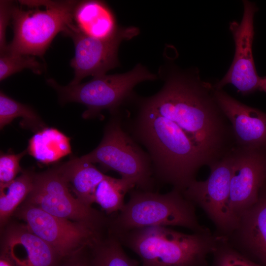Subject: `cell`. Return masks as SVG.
I'll return each mask as SVG.
<instances>
[{"label":"cell","mask_w":266,"mask_h":266,"mask_svg":"<svg viewBox=\"0 0 266 266\" xmlns=\"http://www.w3.org/2000/svg\"><path fill=\"white\" fill-rule=\"evenodd\" d=\"M160 91L140 101L176 123L199 147L209 167L236 147L232 125L218 104L213 85L202 80L196 69L171 66Z\"/></svg>","instance_id":"6da1fadb"},{"label":"cell","mask_w":266,"mask_h":266,"mask_svg":"<svg viewBox=\"0 0 266 266\" xmlns=\"http://www.w3.org/2000/svg\"><path fill=\"white\" fill-rule=\"evenodd\" d=\"M138 104L133 135L148 150L156 177L183 192L200 168L208 166L205 156L176 123Z\"/></svg>","instance_id":"7a4b0ae2"},{"label":"cell","mask_w":266,"mask_h":266,"mask_svg":"<svg viewBox=\"0 0 266 266\" xmlns=\"http://www.w3.org/2000/svg\"><path fill=\"white\" fill-rule=\"evenodd\" d=\"M114 236L140 258L142 266H207L220 240L210 231L188 234L162 226Z\"/></svg>","instance_id":"3957f363"},{"label":"cell","mask_w":266,"mask_h":266,"mask_svg":"<svg viewBox=\"0 0 266 266\" xmlns=\"http://www.w3.org/2000/svg\"><path fill=\"white\" fill-rule=\"evenodd\" d=\"M129 201L116 216L108 219L107 233L116 235L149 227L179 226L193 233L208 228L200 224L195 205L175 189L166 194L152 191L131 190Z\"/></svg>","instance_id":"277c9868"},{"label":"cell","mask_w":266,"mask_h":266,"mask_svg":"<svg viewBox=\"0 0 266 266\" xmlns=\"http://www.w3.org/2000/svg\"><path fill=\"white\" fill-rule=\"evenodd\" d=\"M157 79L156 74L138 64L127 72L104 74L76 85L62 86L51 78L47 82L57 91L61 103L75 102L85 105L82 117L91 119L100 116L104 110L117 114L121 105L132 97L137 84Z\"/></svg>","instance_id":"5b68a950"},{"label":"cell","mask_w":266,"mask_h":266,"mask_svg":"<svg viewBox=\"0 0 266 266\" xmlns=\"http://www.w3.org/2000/svg\"><path fill=\"white\" fill-rule=\"evenodd\" d=\"M37 1L45 9H25L14 5L11 19L14 36L3 54L42 57L55 36L73 23L78 1Z\"/></svg>","instance_id":"8992f818"},{"label":"cell","mask_w":266,"mask_h":266,"mask_svg":"<svg viewBox=\"0 0 266 266\" xmlns=\"http://www.w3.org/2000/svg\"><path fill=\"white\" fill-rule=\"evenodd\" d=\"M81 157L93 164H98L104 171L118 173L140 190L152 191L153 171L150 157L125 132L116 117L105 126L99 145Z\"/></svg>","instance_id":"52a82bcc"},{"label":"cell","mask_w":266,"mask_h":266,"mask_svg":"<svg viewBox=\"0 0 266 266\" xmlns=\"http://www.w3.org/2000/svg\"><path fill=\"white\" fill-rule=\"evenodd\" d=\"M24 202L100 232L107 229L109 217L73 197L57 166L34 173L32 190Z\"/></svg>","instance_id":"ba28073f"},{"label":"cell","mask_w":266,"mask_h":266,"mask_svg":"<svg viewBox=\"0 0 266 266\" xmlns=\"http://www.w3.org/2000/svg\"><path fill=\"white\" fill-rule=\"evenodd\" d=\"M13 216L23 220L62 258L91 246L103 235L102 232L84 224L52 215L26 202L18 207Z\"/></svg>","instance_id":"9c48e42d"},{"label":"cell","mask_w":266,"mask_h":266,"mask_svg":"<svg viewBox=\"0 0 266 266\" xmlns=\"http://www.w3.org/2000/svg\"><path fill=\"white\" fill-rule=\"evenodd\" d=\"M232 167V152L209 167L210 174L205 180H195L182 192L188 200L203 210L215 226L216 234L223 237L230 235L238 223L230 206Z\"/></svg>","instance_id":"30bf717a"},{"label":"cell","mask_w":266,"mask_h":266,"mask_svg":"<svg viewBox=\"0 0 266 266\" xmlns=\"http://www.w3.org/2000/svg\"><path fill=\"white\" fill-rule=\"evenodd\" d=\"M71 37L75 47V55L70 61L74 76L69 85H76L88 76L93 77L106 74L108 70L119 65V47L124 40H128L139 34L135 27H119L112 36L97 38L81 32L74 23L63 32Z\"/></svg>","instance_id":"8fae6325"},{"label":"cell","mask_w":266,"mask_h":266,"mask_svg":"<svg viewBox=\"0 0 266 266\" xmlns=\"http://www.w3.org/2000/svg\"><path fill=\"white\" fill-rule=\"evenodd\" d=\"M242 1L241 21L231 22L229 26L235 44L233 59L224 76L213 85L216 89H221L232 84L243 96L258 91L266 93V76L258 74L252 52L254 18L258 8L254 2Z\"/></svg>","instance_id":"7c38bea8"},{"label":"cell","mask_w":266,"mask_h":266,"mask_svg":"<svg viewBox=\"0 0 266 266\" xmlns=\"http://www.w3.org/2000/svg\"><path fill=\"white\" fill-rule=\"evenodd\" d=\"M230 206L237 220L258 200L266 184V145L236 146L232 151Z\"/></svg>","instance_id":"4fadbf2b"},{"label":"cell","mask_w":266,"mask_h":266,"mask_svg":"<svg viewBox=\"0 0 266 266\" xmlns=\"http://www.w3.org/2000/svg\"><path fill=\"white\" fill-rule=\"evenodd\" d=\"M0 252L18 266H58L62 259L25 224L10 221L1 229Z\"/></svg>","instance_id":"5bb4252c"},{"label":"cell","mask_w":266,"mask_h":266,"mask_svg":"<svg viewBox=\"0 0 266 266\" xmlns=\"http://www.w3.org/2000/svg\"><path fill=\"white\" fill-rule=\"evenodd\" d=\"M223 238L243 255L266 266V184L257 201L240 215L234 231Z\"/></svg>","instance_id":"9a60e30c"},{"label":"cell","mask_w":266,"mask_h":266,"mask_svg":"<svg viewBox=\"0 0 266 266\" xmlns=\"http://www.w3.org/2000/svg\"><path fill=\"white\" fill-rule=\"evenodd\" d=\"M214 94L232 125L236 146L266 145V113L242 103L223 89L214 88Z\"/></svg>","instance_id":"2e32d148"},{"label":"cell","mask_w":266,"mask_h":266,"mask_svg":"<svg viewBox=\"0 0 266 266\" xmlns=\"http://www.w3.org/2000/svg\"><path fill=\"white\" fill-rule=\"evenodd\" d=\"M57 166L76 198L85 204L91 206L94 203L98 185L107 175L94 164L81 157L72 158Z\"/></svg>","instance_id":"e0dca14e"},{"label":"cell","mask_w":266,"mask_h":266,"mask_svg":"<svg viewBox=\"0 0 266 266\" xmlns=\"http://www.w3.org/2000/svg\"><path fill=\"white\" fill-rule=\"evenodd\" d=\"M73 21L83 33L97 38H109L119 28L108 6L98 0L78 2L74 10Z\"/></svg>","instance_id":"ac0fdd59"},{"label":"cell","mask_w":266,"mask_h":266,"mask_svg":"<svg viewBox=\"0 0 266 266\" xmlns=\"http://www.w3.org/2000/svg\"><path fill=\"white\" fill-rule=\"evenodd\" d=\"M27 153L44 165L54 164L71 153L70 138L53 127H44L29 140Z\"/></svg>","instance_id":"d6986e66"},{"label":"cell","mask_w":266,"mask_h":266,"mask_svg":"<svg viewBox=\"0 0 266 266\" xmlns=\"http://www.w3.org/2000/svg\"><path fill=\"white\" fill-rule=\"evenodd\" d=\"M35 172L23 170L11 182L0 185V225L1 229L10 220L18 207L32 190Z\"/></svg>","instance_id":"ffe728a7"},{"label":"cell","mask_w":266,"mask_h":266,"mask_svg":"<svg viewBox=\"0 0 266 266\" xmlns=\"http://www.w3.org/2000/svg\"><path fill=\"white\" fill-rule=\"evenodd\" d=\"M135 186L133 182L127 179L107 175L96 189L94 203L98 204L107 215L116 213L124 206L126 194Z\"/></svg>","instance_id":"44dd1931"},{"label":"cell","mask_w":266,"mask_h":266,"mask_svg":"<svg viewBox=\"0 0 266 266\" xmlns=\"http://www.w3.org/2000/svg\"><path fill=\"white\" fill-rule=\"evenodd\" d=\"M115 236L102 235L90 246L93 266H138L139 262L130 257Z\"/></svg>","instance_id":"7402d4cb"},{"label":"cell","mask_w":266,"mask_h":266,"mask_svg":"<svg viewBox=\"0 0 266 266\" xmlns=\"http://www.w3.org/2000/svg\"><path fill=\"white\" fill-rule=\"evenodd\" d=\"M22 118L21 126L36 132L46 126L40 116L31 106L21 103L0 92V129L16 118Z\"/></svg>","instance_id":"603a6c76"},{"label":"cell","mask_w":266,"mask_h":266,"mask_svg":"<svg viewBox=\"0 0 266 266\" xmlns=\"http://www.w3.org/2000/svg\"><path fill=\"white\" fill-rule=\"evenodd\" d=\"M26 68L31 69L36 74L42 73L44 69L42 65L33 56L8 53L0 55V81Z\"/></svg>","instance_id":"cb8c5ba5"},{"label":"cell","mask_w":266,"mask_h":266,"mask_svg":"<svg viewBox=\"0 0 266 266\" xmlns=\"http://www.w3.org/2000/svg\"><path fill=\"white\" fill-rule=\"evenodd\" d=\"M218 246L212 254V266H265L243 255L220 237Z\"/></svg>","instance_id":"d4e9b609"},{"label":"cell","mask_w":266,"mask_h":266,"mask_svg":"<svg viewBox=\"0 0 266 266\" xmlns=\"http://www.w3.org/2000/svg\"><path fill=\"white\" fill-rule=\"evenodd\" d=\"M27 153L26 150L18 154L0 152V185L11 182L20 172L23 171L20 162Z\"/></svg>","instance_id":"484cf974"},{"label":"cell","mask_w":266,"mask_h":266,"mask_svg":"<svg viewBox=\"0 0 266 266\" xmlns=\"http://www.w3.org/2000/svg\"><path fill=\"white\" fill-rule=\"evenodd\" d=\"M14 3L9 0L0 1V53L2 54L7 44L6 43V29L12 19Z\"/></svg>","instance_id":"4316f807"},{"label":"cell","mask_w":266,"mask_h":266,"mask_svg":"<svg viewBox=\"0 0 266 266\" xmlns=\"http://www.w3.org/2000/svg\"><path fill=\"white\" fill-rule=\"evenodd\" d=\"M58 266H93L90 246L62 258Z\"/></svg>","instance_id":"83f0119b"},{"label":"cell","mask_w":266,"mask_h":266,"mask_svg":"<svg viewBox=\"0 0 266 266\" xmlns=\"http://www.w3.org/2000/svg\"><path fill=\"white\" fill-rule=\"evenodd\" d=\"M0 266H18L10 258L0 253Z\"/></svg>","instance_id":"f1b7e54d"}]
</instances>
